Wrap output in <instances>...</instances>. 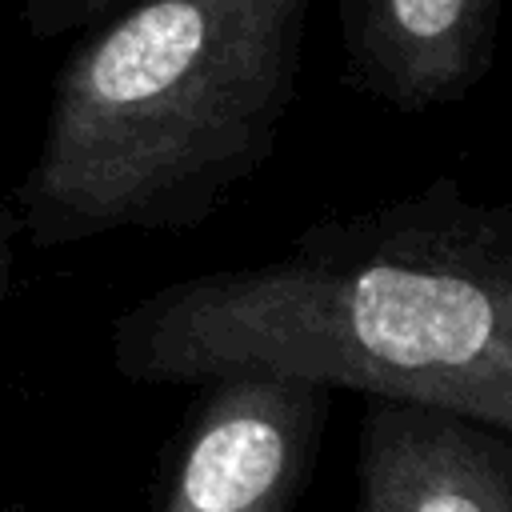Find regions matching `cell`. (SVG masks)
<instances>
[{
  "label": "cell",
  "instance_id": "6da1fadb",
  "mask_svg": "<svg viewBox=\"0 0 512 512\" xmlns=\"http://www.w3.org/2000/svg\"><path fill=\"white\" fill-rule=\"evenodd\" d=\"M108 352L148 388L284 376L512 432V208L432 176L272 260L160 284L116 312Z\"/></svg>",
  "mask_w": 512,
  "mask_h": 512
},
{
  "label": "cell",
  "instance_id": "7a4b0ae2",
  "mask_svg": "<svg viewBox=\"0 0 512 512\" xmlns=\"http://www.w3.org/2000/svg\"><path fill=\"white\" fill-rule=\"evenodd\" d=\"M312 0H128L56 68L44 132L12 188L20 240L188 232L276 152Z\"/></svg>",
  "mask_w": 512,
  "mask_h": 512
},
{
  "label": "cell",
  "instance_id": "3957f363",
  "mask_svg": "<svg viewBox=\"0 0 512 512\" xmlns=\"http://www.w3.org/2000/svg\"><path fill=\"white\" fill-rule=\"evenodd\" d=\"M196 388L152 512H296L336 392L284 376Z\"/></svg>",
  "mask_w": 512,
  "mask_h": 512
},
{
  "label": "cell",
  "instance_id": "277c9868",
  "mask_svg": "<svg viewBox=\"0 0 512 512\" xmlns=\"http://www.w3.org/2000/svg\"><path fill=\"white\" fill-rule=\"evenodd\" d=\"M504 0H336L344 84L396 112L468 100L496 64Z\"/></svg>",
  "mask_w": 512,
  "mask_h": 512
},
{
  "label": "cell",
  "instance_id": "5b68a950",
  "mask_svg": "<svg viewBox=\"0 0 512 512\" xmlns=\"http://www.w3.org/2000/svg\"><path fill=\"white\" fill-rule=\"evenodd\" d=\"M352 512H512V432L396 400H364Z\"/></svg>",
  "mask_w": 512,
  "mask_h": 512
},
{
  "label": "cell",
  "instance_id": "8992f818",
  "mask_svg": "<svg viewBox=\"0 0 512 512\" xmlns=\"http://www.w3.org/2000/svg\"><path fill=\"white\" fill-rule=\"evenodd\" d=\"M128 0H20V24L32 40H60L112 16Z\"/></svg>",
  "mask_w": 512,
  "mask_h": 512
},
{
  "label": "cell",
  "instance_id": "52a82bcc",
  "mask_svg": "<svg viewBox=\"0 0 512 512\" xmlns=\"http://www.w3.org/2000/svg\"><path fill=\"white\" fill-rule=\"evenodd\" d=\"M16 240H20V224L12 208H0V304L12 292L16 280Z\"/></svg>",
  "mask_w": 512,
  "mask_h": 512
},
{
  "label": "cell",
  "instance_id": "ba28073f",
  "mask_svg": "<svg viewBox=\"0 0 512 512\" xmlns=\"http://www.w3.org/2000/svg\"><path fill=\"white\" fill-rule=\"evenodd\" d=\"M0 512H20V508L16 504H0Z\"/></svg>",
  "mask_w": 512,
  "mask_h": 512
}]
</instances>
